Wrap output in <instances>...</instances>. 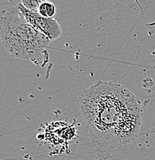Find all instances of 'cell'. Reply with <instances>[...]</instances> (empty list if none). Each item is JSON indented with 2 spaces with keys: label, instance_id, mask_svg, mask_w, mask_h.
I'll use <instances>...</instances> for the list:
<instances>
[{
  "label": "cell",
  "instance_id": "cell-4",
  "mask_svg": "<svg viewBox=\"0 0 155 160\" xmlns=\"http://www.w3.org/2000/svg\"><path fill=\"white\" fill-rule=\"evenodd\" d=\"M37 12L43 17L52 19L56 14V7L52 2L41 1Z\"/></svg>",
  "mask_w": 155,
  "mask_h": 160
},
{
  "label": "cell",
  "instance_id": "cell-5",
  "mask_svg": "<svg viewBox=\"0 0 155 160\" xmlns=\"http://www.w3.org/2000/svg\"><path fill=\"white\" fill-rule=\"evenodd\" d=\"M23 6L26 9L30 10V11H36L37 12L38 7L40 4L41 1H36V0H23L20 2Z\"/></svg>",
  "mask_w": 155,
  "mask_h": 160
},
{
  "label": "cell",
  "instance_id": "cell-3",
  "mask_svg": "<svg viewBox=\"0 0 155 160\" xmlns=\"http://www.w3.org/2000/svg\"><path fill=\"white\" fill-rule=\"evenodd\" d=\"M17 7L23 13L28 22L34 29L46 36L49 41H54L60 37L63 30L59 23L56 19L53 18L49 19L43 17L38 13V12L26 9L21 2L17 5Z\"/></svg>",
  "mask_w": 155,
  "mask_h": 160
},
{
  "label": "cell",
  "instance_id": "cell-1",
  "mask_svg": "<svg viewBox=\"0 0 155 160\" xmlns=\"http://www.w3.org/2000/svg\"><path fill=\"white\" fill-rule=\"evenodd\" d=\"M80 107L98 160H122L137 145L142 104L124 86L100 80L85 89Z\"/></svg>",
  "mask_w": 155,
  "mask_h": 160
},
{
  "label": "cell",
  "instance_id": "cell-2",
  "mask_svg": "<svg viewBox=\"0 0 155 160\" xmlns=\"http://www.w3.org/2000/svg\"><path fill=\"white\" fill-rule=\"evenodd\" d=\"M0 38L9 54L20 59L37 57L50 42L28 22L17 6L9 8L2 14Z\"/></svg>",
  "mask_w": 155,
  "mask_h": 160
}]
</instances>
